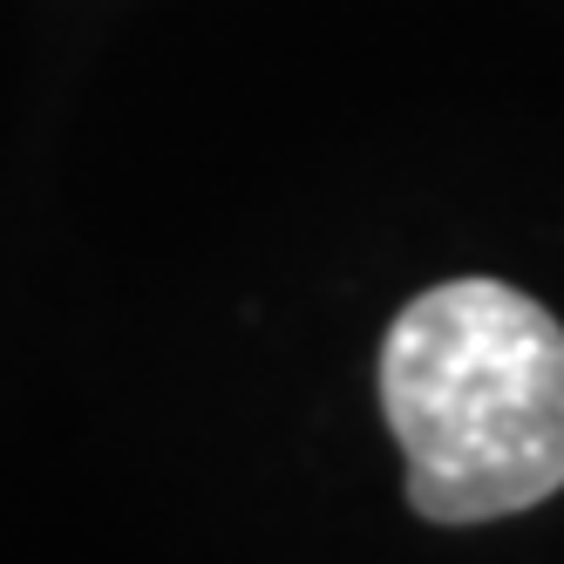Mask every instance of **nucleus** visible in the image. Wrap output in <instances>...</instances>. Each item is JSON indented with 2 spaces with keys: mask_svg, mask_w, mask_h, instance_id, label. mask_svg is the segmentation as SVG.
I'll use <instances>...</instances> for the list:
<instances>
[{
  "mask_svg": "<svg viewBox=\"0 0 564 564\" xmlns=\"http://www.w3.org/2000/svg\"><path fill=\"white\" fill-rule=\"evenodd\" d=\"M381 415L429 523H497L564 490V327L503 279H442L381 340Z\"/></svg>",
  "mask_w": 564,
  "mask_h": 564,
  "instance_id": "1",
  "label": "nucleus"
}]
</instances>
